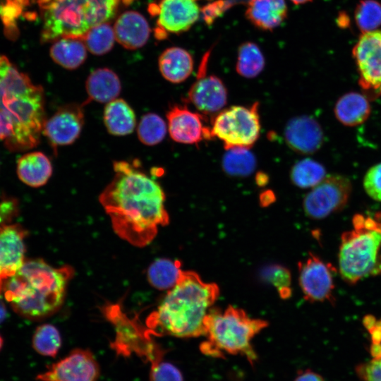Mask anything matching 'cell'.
Segmentation results:
<instances>
[{"label": "cell", "mask_w": 381, "mask_h": 381, "mask_svg": "<svg viewBox=\"0 0 381 381\" xmlns=\"http://www.w3.org/2000/svg\"><path fill=\"white\" fill-rule=\"evenodd\" d=\"M351 190V183L347 177L327 175L306 194L303 201V211L313 219L327 217L346 206Z\"/></svg>", "instance_id": "9"}, {"label": "cell", "mask_w": 381, "mask_h": 381, "mask_svg": "<svg viewBox=\"0 0 381 381\" xmlns=\"http://www.w3.org/2000/svg\"><path fill=\"white\" fill-rule=\"evenodd\" d=\"M333 272L331 265L313 253L298 263L299 284L306 300L311 302L332 300Z\"/></svg>", "instance_id": "13"}, {"label": "cell", "mask_w": 381, "mask_h": 381, "mask_svg": "<svg viewBox=\"0 0 381 381\" xmlns=\"http://www.w3.org/2000/svg\"><path fill=\"white\" fill-rule=\"evenodd\" d=\"M114 31L116 41L128 49L143 47L150 36V27L143 15L135 11L123 13L116 20Z\"/></svg>", "instance_id": "20"}, {"label": "cell", "mask_w": 381, "mask_h": 381, "mask_svg": "<svg viewBox=\"0 0 381 381\" xmlns=\"http://www.w3.org/2000/svg\"><path fill=\"white\" fill-rule=\"evenodd\" d=\"M30 3V0H0V19L9 37L16 35L18 20Z\"/></svg>", "instance_id": "36"}, {"label": "cell", "mask_w": 381, "mask_h": 381, "mask_svg": "<svg viewBox=\"0 0 381 381\" xmlns=\"http://www.w3.org/2000/svg\"><path fill=\"white\" fill-rule=\"evenodd\" d=\"M363 188L372 199L381 201V162L367 171L363 179Z\"/></svg>", "instance_id": "39"}, {"label": "cell", "mask_w": 381, "mask_h": 381, "mask_svg": "<svg viewBox=\"0 0 381 381\" xmlns=\"http://www.w3.org/2000/svg\"><path fill=\"white\" fill-rule=\"evenodd\" d=\"M0 110L11 119L13 131L6 141L11 150H28L40 142L45 122L43 88L35 85L28 92L3 99Z\"/></svg>", "instance_id": "7"}, {"label": "cell", "mask_w": 381, "mask_h": 381, "mask_svg": "<svg viewBox=\"0 0 381 381\" xmlns=\"http://www.w3.org/2000/svg\"><path fill=\"white\" fill-rule=\"evenodd\" d=\"M103 119L109 133L116 136L131 134L136 126V117L133 109L121 98H116L107 103L104 109Z\"/></svg>", "instance_id": "25"}, {"label": "cell", "mask_w": 381, "mask_h": 381, "mask_svg": "<svg viewBox=\"0 0 381 381\" xmlns=\"http://www.w3.org/2000/svg\"><path fill=\"white\" fill-rule=\"evenodd\" d=\"M113 170L99 201L116 234L135 247H145L155 238L159 226L169 224L164 191L138 160L115 161Z\"/></svg>", "instance_id": "1"}, {"label": "cell", "mask_w": 381, "mask_h": 381, "mask_svg": "<svg viewBox=\"0 0 381 381\" xmlns=\"http://www.w3.org/2000/svg\"><path fill=\"white\" fill-rule=\"evenodd\" d=\"M286 12L284 0H249L246 16L258 28L270 30L283 21Z\"/></svg>", "instance_id": "26"}, {"label": "cell", "mask_w": 381, "mask_h": 381, "mask_svg": "<svg viewBox=\"0 0 381 381\" xmlns=\"http://www.w3.org/2000/svg\"><path fill=\"white\" fill-rule=\"evenodd\" d=\"M222 165L224 171L232 176L245 177L251 174L256 167V159L250 149L232 147L226 150Z\"/></svg>", "instance_id": "29"}, {"label": "cell", "mask_w": 381, "mask_h": 381, "mask_svg": "<svg viewBox=\"0 0 381 381\" xmlns=\"http://www.w3.org/2000/svg\"><path fill=\"white\" fill-rule=\"evenodd\" d=\"M269 181L267 174L262 171H259L255 176V181L258 186H265Z\"/></svg>", "instance_id": "45"}, {"label": "cell", "mask_w": 381, "mask_h": 381, "mask_svg": "<svg viewBox=\"0 0 381 381\" xmlns=\"http://www.w3.org/2000/svg\"><path fill=\"white\" fill-rule=\"evenodd\" d=\"M108 310L107 316L116 327L113 346L119 353L129 355L135 352L150 363L163 358L166 351L151 340L146 327L143 328L136 321L128 318L117 306H109Z\"/></svg>", "instance_id": "10"}, {"label": "cell", "mask_w": 381, "mask_h": 381, "mask_svg": "<svg viewBox=\"0 0 381 381\" xmlns=\"http://www.w3.org/2000/svg\"><path fill=\"white\" fill-rule=\"evenodd\" d=\"M294 381H324L323 378L318 373L310 370L300 373Z\"/></svg>", "instance_id": "43"}, {"label": "cell", "mask_w": 381, "mask_h": 381, "mask_svg": "<svg viewBox=\"0 0 381 381\" xmlns=\"http://www.w3.org/2000/svg\"><path fill=\"white\" fill-rule=\"evenodd\" d=\"M358 83L368 98L381 95V30L363 33L353 49Z\"/></svg>", "instance_id": "11"}, {"label": "cell", "mask_w": 381, "mask_h": 381, "mask_svg": "<svg viewBox=\"0 0 381 381\" xmlns=\"http://www.w3.org/2000/svg\"><path fill=\"white\" fill-rule=\"evenodd\" d=\"M100 367L89 349H75L36 376L37 381H97Z\"/></svg>", "instance_id": "12"}, {"label": "cell", "mask_w": 381, "mask_h": 381, "mask_svg": "<svg viewBox=\"0 0 381 381\" xmlns=\"http://www.w3.org/2000/svg\"><path fill=\"white\" fill-rule=\"evenodd\" d=\"M261 277L271 284L282 298H289L291 294V277L289 270L282 265H271L265 267Z\"/></svg>", "instance_id": "37"}, {"label": "cell", "mask_w": 381, "mask_h": 381, "mask_svg": "<svg viewBox=\"0 0 381 381\" xmlns=\"http://www.w3.org/2000/svg\"><path fill=\"white\" fill-rule=\"evenodd\" d=\"M6 317V309L4 303L0 300V323H1Z\"/></svg>", "instance_id": "46"}, {"label": "cell", "mask_w": 381, "mask_h": 381, "mask_svg": "<svg viewBox=\"0 0 381 381\" xmlns=\"http://www.w3.org/2000/svg\"><path fill=\"white\" fill-rule=\"evenodd\" d=\"M18 202L9 198L0 202V227L11 223L18 214Z\"/></svg>", "instance_id": "41"}, {"label": "cell", "mask_w": 381, "mask_h": 381, "mask_svg": "<svg viewBox=\"0 0 381 381\" xmlns=\"http://www.w3.org/2000/svg\"><path fill=\"white\" fill-rule=\"evenodd\" d=\"M264 66V56L256 44L246 42L240 47L236 65L240 75L246 78H255L262 72Z\"/></svg>", "instance_id": "31"}, {"label": "cell", "mask_w": 381, "mask_h": 381, "mask_svg": "<svg viewBox=\"0 0 381 381\" xmlns=\"http://www.w3.org/2000/svg\"><path fill=\"white\" fill-rule=\"evenodd\" d=\"M274 194L271 190H265L260 195V202L262 206H267L274 202Z\"/></svg>", "instance_id": "44"}, {"label": "cell", "mask_w": 381, "mask_h": 381, "mask_svg": "<svg viewBox=\"0 0 381 381\" xmlns=\"http://www.w3.org/2000/svg\"><path fill=\"white\" fill-rule=\"evenodd\" d=\"M150 363L149 381H183L180 370L163 358Z\"/></svg>", "instance_id": "38"}, {"label": "cell", "mask_w": 381, "mask_h": 381, "mask_svg": "<svg viewBox=\"0 0 381 381\" xmlns=\"http://www.w3.org/2000/svg\"><path fill=\"white\" fill-rule=\"evenodd\" d=\"M182 272L179 260L159 258L149 266L147 278L155 289L168 291L178 282Z\"/></svg>", "instance_id": "28"}, {"label": "cell", "mask_w": 381, "mask_h": 381, "mask_svg": "<svg viewBox=\"0 0 381 381\" xmlns=\"http://www.w3.org/2000/svg\"><path fill=\"white\" fill-rule=\"evenodd\" d=\"M198 73L196 81L188 92V101L204 114L219 112L227 102L224 84L215 75L202 74V67Z\"/></svg>", "instance_id": "19"}, {"label": "cell", "mask_w": 381, "mask_h": 381, "mask_svg": "<svg viewBox=\"0 0 381 381\" xmlns=\"http://www.w3.org/2000/svg\"><path fill=\"white\" fill-rule=\"evenodd\" d=\"M368 99L366 95L356 92L342 95L334 106L337 119L347 126H356L364 123L370 114Z\"/></svg>", "instance_id": "23"}, {"label": "cell", "mask_w": 381, "mask_h": 381, "mask_svg": "<svg viewBox=\"0 0 381 381\" xmlns=\"http://www.w3.org/2000/svg\"><path fill=\"white\" fill-rule=\"evenodd\" d=\"M3 344H4V341H3V339H2L1 336L0 335V351L2 349Z\"/></svg>", "instance_id": "48"}, {"label": "cell", "mask_w": 381, "mask_h": 381, "mask_svg": "<svg viewBox=\"0 0 381 381\" xmlns=\"http://www.w3.org/2000/svg\"><path fill=\"white\" fill-rule=\"evenodd\" d=\"M291 1L296 4H301L306 3L311 0H291Z\"/></svg>", "instance_id": "47"}, {"label": "cell", "mask_w": 381, "mask_h": 381, "mask_svg": "<svg viewBox=\"0 0 381 381\" xmlns=\"http://www.w3.org/2000/svg\"><path fill=\"white\" fill-rule=\"evenodd\" d=\"M13 127L11 119L0 110V140H8L12 135Z\"/></svg>", "instance_id": "42"}, {"label": "cell", "mask_w": 381, "mask_h": 381, "mask_svg": "<svg viewBox=\"0 0 381 381\" xmlns=\"http://www.w3.org/2000/svg\"><path fill=\"white\" fill-rule=\"evenodd\" d=\"M159 33H179L198 20L200 8L196 0H161L155 7Z\"/></svg>", "instance_id": "18"}, {"label": "cell", "mask_w": 381, "mask_h": 381, "mask_svg": "<svg viewBox=\"0 0 381 381\" xmlns=\"http://www.w3.org/2000/svg\"><path fill=\"white\" fill-rule=\"evenodd\" d=\"M352 223L341 235L338 255L339 273L349 284L381 273V219L356 214Z\"/></svg>", "instance_id": "6"}, {"label": "cell", "mask_w": 381, "mask_h": 381, "mask_svg": "<svg viewBox=\"0 0 381 381\" xmlns=\"http://www.w3.org/2000/svg\"><path fill=\"white\" fill-rule=\"evenodd\" d=\"M355 20L363 32L376 30L381 25V4L375 0H362L355 10Z\"/></svg>", "instance_id": "35"}, {"label": "cell", "mask_w": 381, "mask_h": 381, "mask_svg": "<svg viewBox=\"0 0 381 381\" xmlns=\"http://www.w3.org/2000/svg\"><path fill=\"white\" fill-rule=\"evenodd\" d=\"M267 325V321L250 318L233 306L224 310L211 309L205 321L207 339L201 343L200 351L214 358H224L226 353L240 354L253 365L257 354L251 340Z\"/></svg>", "instance_id": "5"}, {"label": "cell", "mask_w": 381, "mask_h": 381, "mask_svg": "<svg viewBox=\"0 0 381 381\" xmlns=\"http://www.w3.org/2000/svg\"><path fill=\"white\" fill-rule=\"evenodd\" d=\"M326 176L323 165L310 158H306L295 163L290 172L291 182L301 188H313Z\"/></svg>", "instance_id": "30"}, {"label": "cell", "mask_w": 381, "mask_h": 381, "mask_svg": "<svg viewBox=\"0 0 381 381\" xmlns=\"http://www.w3.org/2000/svg\"><path fill=\"white\" fill-rule=\"evenodd\" d=\"M121 0H37L42 19V42L68 37L80 39L88 30L107 23Z\"/></svg>", "instance_id": "4"}, {"label": "cell", "mask_w": 381, "mask_h": 381, "mask_svg": "<svg viewBox=\"0 0 381 381\" xmlns=\"http://www.w3.org/2000/svg\"><path fill=\"white\" fill-rule=\"evenodd\" d=\"M32 346L42 356L55 357L61 346V336L59 329L51 324L38 326L32 336Z\"/></svg>", "instance_id": "32"}, {"label": "cell", "mask_w": 381, "mask_h": 381, "mask_svg": "<svg viewBox=\"0 0 381 381\" xmlns=\"http://www.w3.org/2000/svg\"><path fill=\"white\" fill-rule=\"evenodd\" d=\"M287 145L294 152L310 155L322 145L324 133L319 123L312 116L301 115L290 119L284 128Z\"/></svg>", "instance_id": "17"}, {"label": "cell", "mask_w": 381, "mask_h": 381, "mask_svg": "<svg viewBox=\"0 0 381 381\" xmlns=\"http://www.w3.org/2000/svg\"><path fill=\"white\" fill-rule=\"evenodd\" d=\"M84 122V105L70 103L45 121L42 132L56 152L57 147L71 145L78 138Z\"/></svg>", "instance_id": "14"}, {"label": "cell", "mask_w": 381, "mask_h": 381, "mask_svg": "<svg viewBox=\"0 0 381 381\" xmlns=\"http://www.w3.org/2000/svg\"><path fill=\"white\" fill-rule=\"evenodd\" d=\"M50 56L61 67L76 69L85 61L87 48L79 39L63 37L54 42L50 49Z\"/></svg>", "instance_id": "27"}, {"label": "cell", "mask_w": 381, "mask_h": 381, "mask_svg": "<svg viewBox=\"0 0 381 381\" xmlns=\"http://www.w3.org/2000/svg\"><path fill=\"white\" fill-rule=\"evenodd\" d=\"M219 294L216 284L204 282L195 272L183 271L176 285L147 318V334L178 338L205 335L206 316Z\"/></svg>", "instance_id": "2"}, {"label": "cell", "mask_w": 381, "mask_h": 381, "mask_svg": "<svg viewBox=\"0 0 381 381\" xmlns=\"http://www.w3.org/2000/svg\"><path fill=\"white\" fill-rule=\"evenodd\" d=\"M356 371L364 381H381V355L358 365Z\"/></svg>", "instance_id": "40"}, {"label": "cell", "mask_w": 381, "mask_h": 381, "mask_svg": "<svg viewBox=\"0 0 381 381\" xmlns=\"http://www.w3.org/2000/svg\"><path fill=\"white\" fill-rule=\"evenodd\" d=\"M167 119L169 136L176 143L197 144L212 138L211 128L204 126L203 116L186 106H172L167 113Z\"/></svg>", "instance_id": "15"}, {"label": "cell", "mask_w": 381, "mask_h": 381, "mask_svg": "<svg viewBox=\"0 0 381 381\" xmlns=\"http://www.w3.org/2000/svg\"><path fill=\"white\" fill-rule=\"evenodd\" d=\"M258 102L251 107L231 106L220 111L213 120L211 133L224 143L225 150L250 149L260 135Z\"/></svg>", "instance_id": "8"}, {"label": "cell", "mask_w": 381, "mask_h": 381, "mask_svg": "<svg viewBox=\"0 0 381 381\" xmlns=\"http://www.w3.org/2000/svg\"><path fill=\"white\" fill-rule=\"evenodd\" d=\"M26 233L18 224H8L0 227V296L4 282L25 262Z\"/></svg>", "instance_id": "16"}, {"label": "cell", "mask_w": 381, "mask_h": 381, "mask_svg": "<svg viewBox=\"0 0 381 381\" xmlns=\"http://www.w3.org/2000/svg\"><path fill=\"white\" fill-rule=\"evenodd\" d=\"M79 40L90 52L100 56L111 49L116 38L114 28L104 23L91 28Z\"/></svg>", "instance_id": "33"}, {"label": "cell", "mask_w": 381, "mask_h": 381, "mask_svg": "<svg viewBox=\"0 0 381 381\" xmlns=\"http://www.w3.org/2000/svg\"><path fill=\"white\" fill-rule=\"evenodd\" d=\"M49 159L41 152H33L22 156L18 161L19 179L31 187H40L47 183L52 174Z\"/></svg>", "instance_id": "24"}, {"label": "cell", "mask_w": 381, "mask_h": 381, "mask_svg": "<svg viewBox=\"0 0 381 381\" xmlns=\"http://www.w3.org/2000/svg\"><path fill=\"white\" fill-rule=\"evenodd\" d=\"M75 274L70 265L54 267L42 259L25 260L17 272L4 284L6 300L18 315L42 319L62 306Z\"/></svg>", "instance_id": "3"}, {"label": "cell", "mask_w": 381, "mask_h": 381, "mask_svg": "<svg viewBox=\"0 0 381 381\" xmlns=\"http://www.w3.org/2000/svg\"><path fill=\"white\" fill-rule=\"evenodd\" d=\"M167 131L166 122L155 113L144 114L137 127L139 140L147 146H153L161 143Z\"/></svg>", "instance_id": "34"}, {"label": "cell", "mask_w": 381, "mask_h": 381, "mask_svg": "<svg viewBox=\"0 0 381 381\" xmlns=\"http://www.w3.org/2000/svg\"><path fill=\"white\" fill-rule=\"evenodd\" d=\"M158 66L164 79L172 83H180L190 75L193 69V61L186 50L173 47L161 54Z\"/></svg>", "instance_id": "22"}, {"label": "cell", "mask_w": 381, "mask_h": 381, "mask_svg": "<svg viewBox=\"0 0 381 381\" xmlns=\"http://www.w3.org/2000/svg\"><path fill=\"white\" fill-rule=\"evenodd\" d=\"M87 99L83 103L85 106L92 101L108 103L120 95L121 83L119 78L112 70L99 68L94 70L85 82Z\"/></svg>", "instance_id": "21"}]
</instances>
